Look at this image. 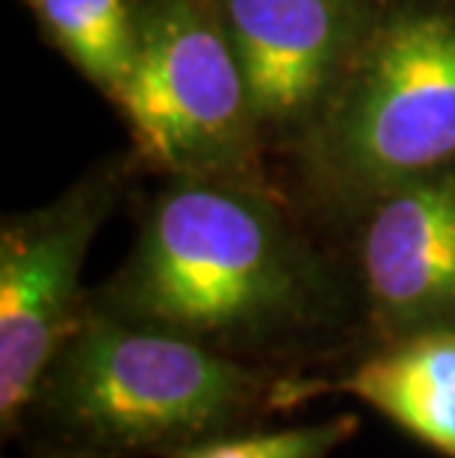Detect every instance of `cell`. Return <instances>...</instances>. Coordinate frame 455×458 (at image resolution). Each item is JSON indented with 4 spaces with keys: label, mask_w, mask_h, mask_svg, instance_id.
<instances>
[{
    "label": "cell",
    "mask_w": 455,
    "mask_h": 458,
    "mask_svg": "<svg viewBox=\"0 0 455 458\" xmlns=\"http://www.w3.org/2000/svg\"><path fill=\"white\" fill-rule=\"evenodd\" d=\"M89 305L284 376L350 335L370 344L352 267L328 260L251 181H172Z\"/></svg>",
    "instance_id": "1"
},
{
    "label": "cell",
    "mask_w": 455,
    "mask_h": 458,
    "mask_svg": "<svg viewBox=\"0 0 455 458\" xmlns=\"http://www.w3.org/2000/svg\"><path fill=\"white\" fill-rule=\"evenodd\" d=\"M355 219L367 346L455 328V165L382 192Z\"/></svg>",
    "instance_id": "6"
},
{
    "label": "cell",
    "mask_w": 455,
    "mask_h": 458,
    "mask_svg": "<svg viewBox=\"0 0 455 458\" xmlns=\"http://www.w3.org/2000/svg\"><path fill=\"white\" fill-rule=\"evenodd\" d=\"M287 378L86 301L18 437L51 458H169L287 411Z\"/></svg>",
    "instance_id": "2"
},
{
    "label": "cell",
    "mask_w": 455,
    "mask_h": 458,
    "mask_svg": "<svg viewBox=\"0 0 455 458\" xmlns=\"http://www.w3.org/2000/svg\"><path fill=\"white\" fill-rule=\"evenodd\" d=\"M30 6L45 36L113 98L137 51L133 0H30Z\"/></svg>",
    "instance_id": "9"
},
{
    "label": "cell",
    "mask_w": 455,
    "mask_h": 458,
    "mask_svg": "<svg viewBox=\"0 0 455 458\" xmlns=\"http://www.w3.org/2000/svg\"><path fill=\"white\" fill-rule=\"evenodd\" d=\"M264 136H302L370 27L379 0H210Z\"/></svg>",
    "instance_id": "7"
},
{
    "label": "cell",
    "mask_w": 455,
    "mask_h": 458,
    "mask_svg": "<svg viewBox=\"0 0 455 458\" xmlns=\"http://www.w3.org/2000/svg\"><path fill=\"white\" fill-rule=\"evenodd\" d=\"M27 458H51V455H38V453H27Z\"/></svg>",
    "instance_id": "11"
},
{
    "label": "cell",
    "mask_w": 455,
    "mask_h": 458,
    "mask_svg": "<svg viewBox=\"0 0 455 458\" xmlns=\"http://www.w3.org/2000/svg\"><path fill=\"white\" fill-rule=\"evenodd\" d=\"M137 51L113 101L139 154L175 178L255 174L264 131L210 0H133Z\"/></svg>",
    "instance_id": "4"
},
{
    "label": "cell",
    "mask_w": 455,
    "mask_h": 458,
    "mask_svg": "<svg viewBox=\"0 0 455 458\" xmlns=\"http://www.w3.org/2000/svg\"><path fill=\"white\" fill-rule=\"evenodd\" d=\"M299 140L323 196L352 216L405 181L455 165V0H379Z\"/></svg>",
    "instance_id": "3"
},
{
    "label": "cell",
    "mask_w": 455,
    "mask_h": 458,
    "mask_svg": "<svg viewBox=\"0 0 455 458\" xmlns=\"http://www.w3.org/2000/svg\"><path fill=\"white\" fill-rule=\"evenodd\" d=\"M361 428L358 414H334L316 423L287 428H243L192 444L169 458H332Z\"/></svg>",
    "instance_id": "10"
},
{
    "label": "cell",
    "mask_w": 455,
    "mask_h": 458,
    "mask_svg": "<svg viewBox=\"0 0 455 458\" xmlns=\"http://www.w3.org/2000/svg\"><path fill=\"white\" fill-rule=\"evenodd\" d=\"M110 160L42 208L9 213L0 228V435L18 437L45 369L86 314L83 267L119 201Z\"/></svg>",
    "instance_id": "5"
},
{
    "label": "cell",
    "mask_w": 455,
    "mask_h": 458,
    "mask_svg": "<svg viewBox=\"0 0 455 458\" xmlns=\"http://www.w3.org/2000/svg\"><path fill=\"white\" fill-rule=\"evenodd\" d=\"M325 394L352 396L426 450L455 458V328L373 344L332 378L290 376L287 411Z\"/></svg>",
    "instance_id": "8"
}]
</instances>
